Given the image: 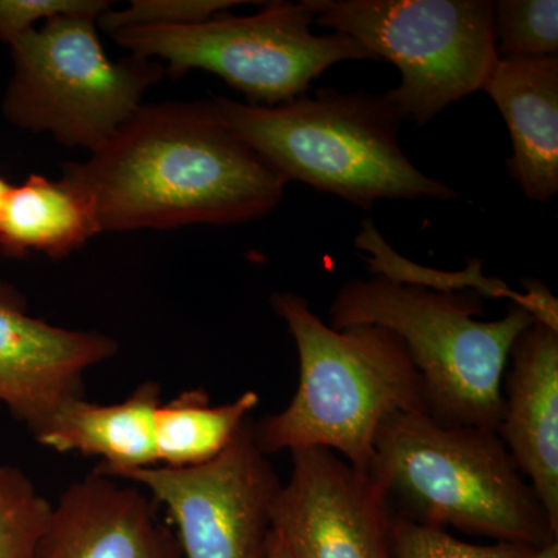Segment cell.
I'll use <instances>...</instances> for the list:
<instances>
[{
  "label": "cell",
  "instance_id": "1",
  "mask_svg": "<svg viewBox=\"0 0 558 558\" xmlns=\"http://www.w3.org/2000/svg\"><path fill=\"white\" fill-rule=\"evenodd\" d=\"M62 179L89 202L101 233L248 222L277 208L288 185L211 101L140 106Z\"/></svg>",
  "mask_w": 558,
  "mask_h": 558
},
{
  "label": "cell",
  "instance_id": "4",
  "mask_svg": "<svg viewBox=\"0 0 558 558\" xmlns=\"http://www.w3.org/2000/svg\"><path fill=\"white\" fill-rule=\"evenodd\" d=\"M368 475L399 515L498 542H558L534 488L495 429L451 425L428 413L381 422Z\"/></svg>",
  "mask_w": 558,
  "mask_h": 558
},
{
  "label": "cell",
  "instance_id": "13",
  "mask_svg": "<svg viewBox=\"0 0 558 558\" xmlns=\"http://www.w3.org/2000/svg\"><path fill=\"white\" fill-rule=\"evenodd\" d=\"M497 433L558 534V329L535 322L513 343Z\"/></svg>",
  "mask_w": 558,
  "mask_h": 558
},
{
  "label": "cell",
  "instance_id": "8",
  "mask_svg": "<svg viewBox=\"0 0 558 558\" xmlns=\"http://www.w3.org/2000/svg\"><path fill=\"white\" fill-rule=\"evenodd\" d=\"M315 25L347 35L392 62L400 84L388 100L403 120L429 123L483 90L498 61L488 0H315Z\"/></svg>",
  "mask_w": 558,
  "mask_h": 558
},
{
  "label": "cell",
  "instance_id": "24",
  "mask_svg": "<svg viewBox=\"0 0 558 558\" xmlns=\"http://www.w3.org/2000/svg\"><path fill=\"white\" fill-rule=\"evenodd\" d=\"M267 558H293L284 539H282L277 531H274V527H271L269 557Z\"/></svg>",
  "mask_w": 558,
  "mask_h": 558
},
{
  "label": "cell",
  "instance_id": "17",
  "mask_svg": "<svg viewBox=\"0 0 558 558\" xmlns=\"http://www.w3.org/2000/svg\"><path fill=\"white\" fill-rule=\"evenodd\" d=\"M259 395L245 391L233 402L211 405L205 389L180 392L156 413V450L165 468H194L220 457L258 407Z\"/></svg>",
  "mask_w": 558,
  "mask_h": 558
},
{
  "label": "cell",
  "instance_id": "9",
  "mask_svg": "<svg viewBox=\"0 0 558 558\" xmlns=\"http://www.w3.org/2000/svg\"><path fill=\"white\" fill-rule=\"evenodd\" d=\"M110 478L134 481L168 509L182 558L269 557L271 508L282 483L256 446L252 417L207 464H157Z\"/></svg>",
  "mask_w": 558,
  "mask_h": 558
},
{
  "label": "cell",
  "instance_id": "16",
  "mask_svg": "<svg viewBox=\"0 0 558 558\" xmlns=\"http://www.w3.org/2000/svg\"><path fill=\"white\" fill-rule=\"evenodd\" d=\"M101 233L94 209L64 179L32 174L11 186L0 215V253L60 259Z\"/></svg>",
  "mask_w": 558,
  "mask_h": 558
},
{
  "label": "cell",
  "instance_id": "5",
  "mask_svg": "<svg viewBox=\"0 0 558 558\" xmlns=\"http://www.w3.org/2000/svg\"><path fill=\"white\" fill-rule=\"evenodd\" d=\"M483 312L484 299L472 290L439 292L373 275L341 286L329 307V326L392 330L421 376L429 416L497 432L510 351L535 319L517 304L490 322L480 319Z\"/></svg>",
  "mask_w": 558,
  "mask_h": 558
},
{
  "label": "cell",
  "instance_id": "25",
  "mask_svg": "<svg viewBox=\"0 0 558 558\" xmlns=\"http://www.w3.org/2000/svg\"><path fill=\"white\" fill-rule=\"evenodd\" d=\"M532 558H558V542L550 543L545 548H539Z\"/></svg>",
  "mask_w": 558,
  "mask_h": 558
},
{
  "label": "cell",
  "instance_id": "26",
  "mask_svg": "<svg viewBox=\"0 0 558 558\" xmlns=\"http://www.w3.org/2000/svg\"><path fill=\"white\" fill-rule=\"evenodd\" d=\"M10 189V183L5 179L0 178V215H2L3 204H5L7 196H9Z\"/></svg>",
  "mask_w": 558,
  "mask_h": 558
},
{
  "label": "cell",
  "instance_id": "6",
  "mask_svg": "<svg viewBox=\"0 0 558 558\" xmlns=\"http://www.w3.org/2000/svg\"><path fill=\"white\" fill-rule=\"evenodd\" d=\"M315 0L267 2L256 14L174 27L121 28L110 38L131 54L167 61L172 78L190 70L215 73L250 105L277 106L306 94L326 70L344 61L376 60L357 40L312 32Z\"/></svg>",
  "mask_w": 558,
  "mask_h": 558
},
{
  "label": "cell",
  "instance_id": "15",
  "mask_svg": "<svg viewBox=\"0 0 558 558\" xmlns=\"http://www.w3.org/2000/svg\"><path fill=\"white\" fill-rule=\"evenodd\" d=\"M161 387L146 380L119 403L73 398L58 407L33 435L39 446L58 453L100 458L95 472L117 476L128 470L159 464L156 450V413Z\"/></svg>",
  "mask_w": 558,
  "mask_h": 558
},
{
  "label": "cell",
  "instance_id": "11",
  "mask_svg": "<svg viewBox=\"0 0 558 558\" xmlns=\"http://www.w3.org/2000/svg\"><path fill=\"white\" fill-rule=\"evenodd\" d=\"M119 343L28 314L27 299L0 279V403L32 435L58 407L84 396V374L116 357Z\"/></svg>",
  "mask_w": 558,
  "mask_h": 558
},
{
  "label": "cell",
  "instance_id": "18",
  "mask_svg": "<svg viewBox=\"0 0 558 558\" xmlns=\"http://www.w3.org/2000/svg\"><path fill=\"white\" fill-rule=\"evenodd\" d=\"M354 245L363 253L368 270L373 275L388 278L398 284L418 286V288L439 290V292H472L483 299H506L523 307L535 322L545 323L558 329V301L553 292L537 279L524 278L521 281L526 292H515L502 279L487 278L483 274V260H469L468 269L444 271L417 266L395 252L381 238L373 220H363L362 230L354 240Z\"/></svg>",
  "mask_w": 558,
  "mask_h": 558
},
{
  "label": "cell",
  "instance_id": "22",
  "mask_svg": "<svg viewBox=\"0 0 558 558\" xmlns=\"http://www.w3.org/2000/svg\"><path fill=\"white\" fill-rule=\"evenodd\" d=\"M241 0H134L128 9L106 10L98 28L110 33L121 28L174 27L197 24L241 5Z\"/></svg>",
  "mask_w": 558,
  "mask_h": 558
},
{
  "label": "cell",
  "instance_id": "2",
  "mask_svg": "<svg viewBox=\"0 0 558 558\" xmlns=\"http://www.w3.org/2000/svg\"><path fill=\"white\" fill-rule=\"evenodd\" d=\"M270 304L295 341L300 381L284 410L253 421L256 446L266 457L318 447L368 473L381 422L428 413L409 349L381 326L330 328L293 292L274 293Z\"/></svg>",
  "mask_w": 558,
  "mask_h": 558
},
{
  "label": "cell",
  "instance_id": "19",
  "mask_svg": "<svg viewBox=\"0 0 558 558\" xmlns=\"http://www.w3.org/2000/svg\"><path fill=\"white\" fill-rule=\"evenodd\" d=\"M51 506L20 468L0 464V558H36Z\"/></svg>",
  "mask_w": 558,
  "mask_h": 558
},
{
  "label": "cell",
  "instance_id": "14",
  "mask_svg": "<svg viewBox=\"0 0 558 558\" xmlns=\"http://www.w3.org/2000/svg\"><path fill=\"white\" fill-rule=\"evenodd\" d=\"M508 123L510 178L527 199L558 193V57L498 58L484 89Z\"/></svg>",
  "mask_w": 558,
  "mask_h": 558
},
{
  "label": "cell",
  "instance_id": "3",
  "mask_svg": "<svg viewBox=\"0 0 558 558\" xmlns=\"http://www.w3.org/2000/svg\"><path fill=\"white\" fill-rule=\"evenodd\" d=\"M220 119L286 182H301L371 209L384 199L450 201L400 148L403 117L387 95L330 87L281 105L213 97Z\"/></svg>",
  "mask_w": 558,
  "mask_h": 558
},
{
  "label": "cell",
  "instance_id": "23",
  "mask_svg": "<svg viewBox=\"0 0 558 558\" xmlns=\"http://www.w3.org/2000/svg\"><path fill=\"white\" fill-rule=\"evenodd\" d=\"M110 5L106 0H0V40L11 46L38 22L65 14L100 17Z\"/></svg>",
  "mask_w": 558,
  "mask_h": 558
},
{
  "label": "cell",
  "instance_id": "21",
  "mask_svg": "<svg viewBox=\"0 0 558 558\" xmlns=\"http://www.w3.org/2000/svg\"><path fill=\"white\" fill-rule=\"evenodd\" d=\"M392 538L396 558H532L538 550L510 542L472 545L451 537L446 529L417 523L399 513H396Z\"/></svg>",
  "mask_w": 558,
  "mask_h": 558
},
{
  "label": "cell",
  "instance_id": "10",
  "mask_svg": "<svg viewBox=\"0 0 558 558\" xmlns=\"http://www.w3.org/2000/svg\"><path fill=\"white\" fill-rule=\"evenodd\" d=\"M292 454L271 527L293 558H396V509L368 473L326 449Z\"/></svg>",
  "mask_w": 558,
  "mask_h": 558
},
{
  "label": "cell",
  "instance_id": "20",
  "mask_svg": "<svg viewBox=\"0 0 558 558\" xmlns=\"http://www.w3.org/2000/svg\"><path fill=\"white\" fill-rule=\"evenodd\" d=\"M495 47L498 58L557 57V0L494 2Z\"/></svg>",
  "mask_w": 558,
  "mask_h": 558
},
{
  "label": "cell",
  "instance_id": "7",
  "mask_svg": "<svg viewBox=\"0 0 558 558\" xmlns=\"http://www.w3.org/2000/svg\"><path fill=\"white\" fill-rule=\"evenodd\" d=\"M97 21L51 17L11 44L13 78L3 98L10 123L92 154L137 112L165 68L134 54L110 60Z\"/></svg>",
  "mask_w": 558,
  "mask_h": 558
},
{
  "label": "cell",
  "instance_id": "12",
  "mask_svg": "<svg viewBox=\"0 0 558 558\" xmlns=\"http://www.w3.org/2000/svg\"><path fill=\"white\" fill-rule=\"evenodd\" d=\"M36 558H182L159 502L102 473L75 481L51 506Z\"/></svg>",
  "mask_w": 558,
  "mask_h": 558
}]
</instances>
